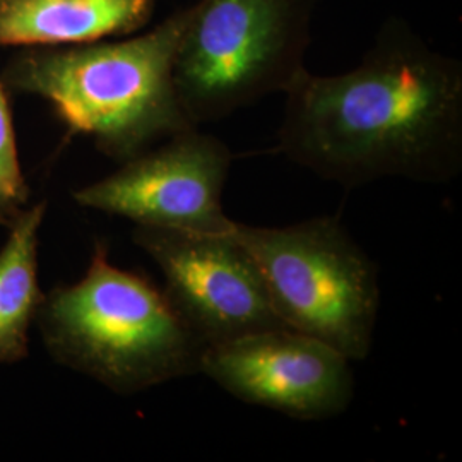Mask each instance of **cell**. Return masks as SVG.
Instances as JSON below:
<instances>
[{
    "label": "cell",
    "instance_id": "1",
    "mask_svg": "<svg viewBox=\"0 0 462 462\" xmlns=\"http://www.w3.org/2000/svg\"><path fill=\"white\" fill-rule=\"evenodd\" d=\"M278 149L347 189L382 179L448 183L462 170V64L389 17L351 70L303 69L284 91Z\"/></svg>",
    "mask_w": 462,
    "mask_h": 462
},
{
    "label": "cell",
    "instance_id": "2",
    "mask_svg": "<svg viewBox=\"0 0 462 462\" xmlns=\"http://www.w3.org/2000/svg\"><path fill=\"white\" fill-rule=\"evenodd\" d=\"M190 5L146 33L84 45L28 49L2 74L5 89L49 101L70 133L89 135L124 163L194 129L175 88V59Z\"/></svg>",
    "mask_w": 462,
    "mask_h": 462
},
{
    "label": "cell",
    "instance_id": "3",
    "mask_svg": "<svg viewBox=\"0 0 462 462\" xmlns=\"http://www.w3.org/2000/svg\"><path fill=\"white\" fill-rule=\"evenodd\" d=\"M36 326L50 356L122 396L199 374L204 346L144 274L97 242L81 280L45 293Z\"/></svg>",
    "mask_w": 462,
    "mask_h": 462
},
{
    "label": "cell",
    "instance_id": "4",
    "mask_svg": "<svg viewBox=\"0 0 462 462\" xmlns=\"http://www.w3.org/2000/svg\"><path fill=\"white\" fill-rule=\"evenodd\" d=\"M315 0H199L175 59V88L192 125L282 93L307 69Z\"/></svg>",
    "mask_w": 462,
    "mask_h": 462
},
{
    "label": "cell",
    "instance_id": "5",
    "mask_svg": "<svg viewBox=\"0 0 462 462\" xmlns=\"http://www.w3.org/2000/svg\"><path fill=\"white\" fill-rule=\"evenodd\" d=\"M257 265L288 329L312 336L349 362L368 358L380 310L379 269L337 216L282 228L231 230Z\"/></svg>",
    "mask_w": 462,
    "mask_h": 462
},
{
    "label": "cell",
    "instance_id": "6",
    "mask_svg": "<svg viewBox=\"0 0 462 462\" xmlns=\"http://www.w3.org/2000/svg\"><path fill=\"white\" fill-rule=\"evenodd\" d=\"M230 166L228 146L194 127L120 163L112 175L74 190L72 199L135 226L230 233L235 221L223 209Z\"/></svg>",
    "mask_w": 462,
    "mask_h": 462
},
{
    "label": "cell",
    "instance_id": "7",
    "mask_svg": "<svg viewBox=\"0 0 462 462\" xmlns=\"http://www.w3.org/2000/svg\"><path fill=\"white\" fill-rule=\"evenodd\" d=\"M135 245L165 278V293L202 346L286 328L247 250L230 233L135 226Z\"/></svg>",
    "mask_w": 462,
    "mask_h": 462
},
{
    "label": "cell",
    "instance_id": "8",
    "mask_svg": "<svg viewBox=\"0 0 462 462\" xmlns=\"http://www.w3.org/2000/svg\"><path fill=\"white\" fill-rule=\"evenodd\" d=\"M199 374L244 402L303 421L339 416L355 397L346 356L288 328L204 347Z\"/></svg>",
    "mask_w": 462,
    "mask_h": 462
},
{
    "label": "cell",
    "instance_id": "9",
    "mask_svg": "<svg viewBox=\"0 0 462 462\" xmlns=\"http://www.w3.org/2000/svg\"><path fill=\"white\" fill-rule=\"evenodd\" d=\"M156 0H0V47L49 49L127 36Z\"/></svg>",
    "mask_w": 462,
    "mask_h": 462
},
{
    "label": "cell",
    "instance_id": "10",
    "mask_svg": "<svg viewBox=\"0 0 462 462\" xmlns=\"http://www.w3.org/2000/svg\"><path fill=\"white\" fill-rule=\"evenodd\" d=\"M45 215V200L26 206L7 226L0 248V365L19 364L30 353V330L45 297L38 284V245Z\"/></svg>",
    "mask_w": 462,
    "mask_h": 462
},
{
    "label": "cell",
    "instance_id": "11",
    "mask_svg": "<svg viewBox=\"0 0 462 462\" xmlns=\"http://www.w3.org/2000/svg\"><path fill=\"white\" fill-rule=\"evenodd\" d=\"M30 200V187L24 179L13 114L5 86L0 79V228H7Z\"/></svg>",
    "mask_w": 462,
    "mask_h": 462
}]
</instances>
